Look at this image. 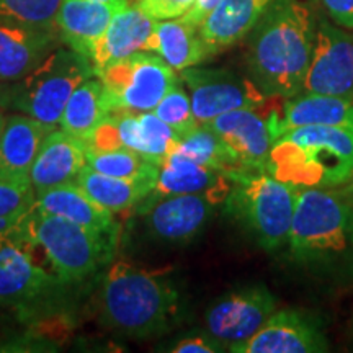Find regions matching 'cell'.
Segmentation results:
<instances>
[{
	"label": "cell",
	"instance_id": "d6986e66",
	"mask_svg": "<svg viewBox=\"0 0 353 353\" xmlns=\"http://www.w3.org/2000/svg\"><path fill=\"white\" fill-rule=\"evenodd\" d=\"M85 165V144L82 141L64 130L50 131L39 145L30 172V183L34 195L63 183L76 182Z\"/></svg>",
	"mask_w": 353,
	"mask_h": 353
},
{
	"label": "cell",
	"instance_id": "e575fe53",
	"mask_svg": "<svg viewBox=\"0 0 353 353\" xmlns=\"http://www.w3.org/2000/svg\"><path fill=\"white\" fill-rule=\"evenodd\" d=\"M223 350H226V348L221 345L214 337H211L210 334L190 335V337L182 339L170 348V352L174 353H216Z\"/></svg>",
	"mask_w": 353,
	"mask_h": 353
},
{
	"label": "cell",
	"instance_id": "7c38bea8",
	"mask_svg": "<svg viewBox=\"0 0 353 353\" xmlns=\"http://www.w3.org/2000/svg\"><path fill=\"white\" fill-rule=\"evenodd\" d=\"M56 281V275L38 263L34 245L17 229L0 236V306L37 301Z\"/></svg>",
	"mask_w": 353,
	"mask_h": 353
},
{
	"label": "cell",
	"instance_id": "ac0fdd59",
	"mask_svg": "<svg viewBox=\"0 0 353 353\" xmlns=\"http://www.w3.org/2000/svg\"><path fill=\"white\" fill-rule=\"evenodd\" d=\"M118 10L121 8L99 0H63L54 21L59 41L92 61L97 44Z\"/></svg>",
	"mask_w": 353,
	"mask_h": 353
},
{
	"label": "cell",
	"instance_id": "484cf974",
	"mask_svg": "<svg viewBox=\"0 0 353 353\" xmlns=\"http://www.w3.org/2000/svg\"><path fill=\"white\" fill-rule=\"evenodd\" d=\"M151 52L161 56L175 72L195 68L211 57L196 26L187 23L182 17L157 21Z\"/></svg>",
	"mask_w": 353,
	"mask_h": 353
},
{
	"label": "cell",
	"instance_id": "8992f818",
	"mask_svg": "<svg viewBox=\"0 0 353 353\" xmlns=\"http://www.w3.org/2000/svg\"><path fill=\"white\" fill-rule=\"evenodd\" d=\"M229 179L224 213L268 252L288 244L298 188L268 172H239Z\"/></svg>",
	"mask_w": 353,
	"mask_h": 353
},
{
	"label": "cell",
	"instance_id": "f35d334b",
	"mask_svg": "<svg viewBox=\"0 0 353 353\" xmlns=\"http://www.w3.org/2000/svg\"><path fill=\"white\" fill-rule=\"evenodd\" d=\"M99 2L112 3V6L118 7V8H125V7L130 6V0H99Z\"/></svg>",
	"mask_w": 353,
	"mask_h": 353
},
{
	"label": "cell",
	"instance_id": "6da1fadb",
	"mask_svg": "<svg viewBox=\"0 0 353 353\" xmlns=\"http://www.w3.org/2000/svg\"><path fill=\"white\" fill-rule=\"evenodd\" d=\"M249 76L268 99H290L303 90L314 20L301 0H273L249 33Z\"/></svg>",
	"mask_w": 353,
	"mask_h": 353
},
{
	"label": "cell",
	"instance_id": "52a82bcc",
	"mask_svg": "<svg viewBox=\"0 0 353 353\" xmlns=\"http://www.w3.org/2000/svg\"><path fill=\"white\" fill-rule=\"evenodd\" d=\"M92 76L95 72L90 59L68 46H57L37 68L17 81L10 101L13 108L26 117L56 130L70 95Z\"/></svg>",
	"mask_w": 353,
	"mask_h": 353
},
{
	"label": "cell",
	"instance_id": "e0dca14e",
	"mask_svg": "<svg viewBox=\"0 0 353 353\" xmlns=\"http://www.w3.org/2000/svg\"><path fill=\"white\" fill-rule=\"evenodd\" d=\"M59 43L56 28L0 17V81L17 82Z\"/></svg>",
	"mask_w": 353,
	"mask_h": 353
},
{
	"label": "cell",
	"instance_id": "74e56055",
	"mask_svg": "<svg viewBox=\"0 0 353 353\" xmlns=\"http://www.w3.org/2000/svg\"><path fill=\"white\" fill-rule=\"evenodd\" d=\"M339 188L342 190V193L347 196V200L350 201V205L353 206V174H352L350 179H348L343 185H341Z\"/></svg>",
	"mask_w": 353,
	"mask_h": 353
},
{
	"label": "cell",
	"instance_id": "ffe728a7",
	"mask_svg": "<svg viewBox=\"0 0 353 353\" xmlns=\"http://www.w3.org/2000/svg\"><path fill=\"white\" fill-rule=\"evenodd\" d=\"M157 20L149 17L136 6H128L118 10L110 21L107 32L97 44L92 59L95 76L114 61H120L134 52H151L154 30Z\"/></svg>",
	"mask_w": 353,
	"mask_h": 353
},
{
	"label": "cell",
	"instance_id": "f1b7e54d",
	"mask_svg": "<svg viewBox=\"0 0 353 353\" xmlns=\"http://www.w3.org/2000/svg\"><path fill=\"white\" fill-rule=\"evenodd\" d=\"M175 152H179L180 156L188 159V161L211 167V169L228 176L242 172L231 151L226 148V144L206 125L196 126L192 132L182 136L179 145L175 148Z\"/></svg>",
	"mask_w": 353,
	"mask_h": 353
},
{
	"label": "cell",
	"instance_id": "30bf717a",
	"mask_svg": "<svg viewBox=\"0 0 353 353\" xmlns=\"http://www.w3.org/2000/svg\"><path fill=\"white\" fill-rule=\"evenodd\" d=\"M231 188V187H229ZM229 188L172 195L141 203L139 214L154 239L167 244H188L205 229L214 211L226 200Z\"/></svg>",
	"mask_w": 353,
	"mask_h": 353
},
{
	"label": "cell",
	"instance_id": "44dd1931",
	"mask_svg": "<svg viewBox=\"0 0 353 353\" xmlns=\"http://www.w3.org/2000/svg\"><path fill=\"white\" fill-rule=\"evenodd\" d=\"M273 0H219L198 28L210 56L244 39Z\"/></svg>",
	"mask_w": 353,
	"mask_h": 353
},
{
	"label": "cell",
	"instance_id": "5bb4252c",
	"mask_svg": "<svg viewBox=\"0 0 353 353\" xmlns=\"http://www.w3.org/2000/svg\"><path fill=\"white\" fill-rule=\"evenodd\" d=\"M329 342L319 322L299 311L281 309L273 312L257 334L232 347L234 353H321Z\"/></svg>",
	"mask_w": 353,
	"mask_h": 353
},
{
	"label": "cell",
	"instance_id": "4fadbf2b",
	"mask_svg": "<svg viewBox=\"0 0 353 353\" xmlns=\"http://www.w3.org/2000/svg\"><path fill=\"white\" fill-rule=\"evenodd\" d=\"M301 92L353 97V33L329 21L317 25Z\"/></svg>",
	"mask_w": 353,
	"mask_h": 353
},
{
	"label": "cell",
	"instance_id": "9c48e42d",
	"mask_svg": "<svg viewBox=\"0 0 353 353\" xmlns=\"http://www.w3.org/2000/svg\"><path fill=\"white\" fill-rule=\"evenodd\" d=\"M192 100L193 114L200 125L214 120L219 114L242 108H262L268 97L250 76L231 69L188 68L180 72Z\"/></svg>",
	"mask_w": 353,
	"mask_h": 353
},
{
	"label": "cell",
	"instance_id": "836d02e7",
	"mask_svg": "<svg viewBox=\"0 0 353 353\" xmlns=\"http://www.w3.org/2000/svg\"><path fill=\"white\" fill-rule=\"evenodd\" d=\"M193 3L195 0H136V6L157 21L180 19L193 7Z\"/></svg>",
	"mask_w": 353,
	"mask_h": 353
},
{
	"label": "cell",
	"instance_id": "7402d4cb",
	"mask_svg": "<svg viewBox=\"0 0 353 353\" xmlns=\"http://www.w3.org/2000/svg\"><path fill=\"white\" fill-rule=\"evenodd\" d=\"M50 131L52 130L26 114L6 118V125L0 132V180H30L39 145Z\"/></svg>",
	"mask_w": 353,
	"mask_h": 353
},
{
	"label": "cell",
	"instance_id": "d590c367",
	"mask_svg": "<svg viewBox=\"0 0 353 353\" xmlns=\"http://www.w3.org/2000/svg\"><path fill=\"white\" fill-rule=\"evenodd\" d=\"M335 23L353 30V0H321Z\"/></svg>",
	"mask_w": 353,
	"mask_h": 353
},
{
	"label": "cell",
	"instance_id": "4316f807",
	"mask_svg": "<svg viewBox=\"0 0 353 353\" xmlns=\"http://www.w3.org/2000/svg\"><path fill=\"white\" fill-rule=\"evenodd\" d=\"M76 182L87 195L114 214L139 206L156 187L157 179H120L100 174L85 165Z\"/></svg>",
	"mask_w": 353,
	"mask_h": 353
},
{
	"label": "cell",
	"instance_id": "5b68a950",
	"mask_svg": "<svg viewBox=\"0 0 353 353\" xmlns=\"http://www.w3.org/2000/svg\"><path fill=\"white\" fill-rule=\"evenodd\" d=\"M15 229L44 255L57 280L64 283L81 281L112 262L120 237L88 231L72 221L46 213L37 201Z\"/></svg>",
	"mask_w": 353,
	"mask_h": 353
},
{
	"label": "cell",
	"instance_id": "83f0119b",
	"mask_svg": "<svg viewBox=\"0 0 353 353\" xmlns=\"http://www.w3.org/2000/svg\"><path fill=\"white\" fill-rule=\"evenodd\" d=\"M108 113L110 107L103 83L100 79L90 77L83 81L70 95L59 126L61 130L85 144Z\"/></svg>",
	"mask_w": 353,
	"mask_h": 353
},
{
	"label": "cell",
	"instance_id": "9a60e30c",
	"mask_svg": "<svg viewBox=\"0 0 353 353\" xmlns=\"http://www.w3.org/2000/svg\"><path fill=\"white\" fill-rule=\"evenodd\" d=\"M205 125L226 144L242 172H267L273 141L259 108L234 110Z\"/></svg>",
	"mask_w": 353,
	"mask_h": 353
},
{
	"label": "cell",
	"instance_id": "8fae6325",
	"mask_svg": "<svg viewBox=\"0 0 353 353\" xmlns=\"http://www.w3.org/2000/svg\"><path fill=\"white\" fill-rule=\"evenodd\" d=\"M276 311V299L265 285H247L224 294L205 314L206 332L229 352L249 341Z\"/></svg>",
	"mask_w": 353,
	"mask_h": 353
},
{
	"label": "cell",
	"instance_id": "ba28073f",
	"mask_svg": "<svg viewBox=\"0 0 353 353\" xmlns=\"http://www.w3.org/2000/svg\"><path fill=\"white\" fill-rule=\"evenodd\" d=\"M97 77L103 83L110 113L152 112L179 83L175 70L161 56L149 51L114 61Z\"/></svg>",
	"mask_w": 353,
	"mask_h": 353
},
{
	"label": "cell",
	"instance_id": "4dcf8cb0",
	"mask_svg": "<svg viewBox=\"0 0 353 353\" xmlns=\"http://www.w3.org/2000/svg\"><path fill=\"white\" fill-rule=\"evenodd\" d=\"M154 113L161 118L165 125H169L180 138L188 132H192L200 123L196 121L193 114L192 100H190L188 92L180 83L172 87L164 95V99L157 103V107L152 110Z\"/></svg>",
	"mask_w": 353,
	"mask_h": 353
},
{
	"label": "cell",
	"instance_id": "603a6c76",
	"mask_svg": "<svg viewBox=\"0 0 353 353\" xmlns=\"http://www.w3.org/2000/svg\"><path fill=\"white\" fill-rule=\"evenodd\" d=\"M110 114L121 148L138 152L159 167L182 139L154 112H114Z\"/></svg>",
	"mask_w": 353,
	"mask_h": 353
},
{
	"label": "cell",
	"instance_id": "277c9868",
	"mask_svg": "<svg viewBox=\"0 0 353 353\" xmlns=\"http://www.w3.org/2000/svg\"><path fill=\"white\" fill-rule=\"evenodd\" d=\"M288 247L306 265L337 263L353 252V206L341 188H298Z\"/></svg>",
	"mask_w": 353,
	"mask_h": 353
},
{
	"label": "cell",
	"instance_id": "cb8c5ba5",
	"mask_svg": "<svg viewBox=\"0 0 353 353\" xmlns=\"http://www.w3.org/2000/svg\"><path fill=\"white\" fill-rule=\"evenodd\" d=\"M37 205L46 213L61 216L99 234L120 236V226L112 211L87 195L77 182H68L37 195Z\"/></svg>",
	"mask_w": 353,
	"mask_h": 353
},
{
	"label": "cell",
	"instance_id": "2e32d148",
	"mask_svg": "<svg viewBox=\"0 0 353 353\" xmlns=\"http://www.w3.org/2000/svg\"><path fill=\"white\" fill-rule=\"evenodd\" d=\"M272 141L286 131L304 126H335L353 131V97H335L299 92L283 99L267 114Z\"/></svg>",
	"mask_w": 353,
	"mask_h": 353
},
{
	"label": "cell",
	"instance_id": "f546056e",
	"mask_svg": "<svg viewBox=\"0 0 353 353\" xmlns=\"http://www.w3.org/2000/svg\"><path fill=\"white\" fill-rule=\"evenodd\" d=\"M85 162L87 167L100 174L120 176V179H157L159 176V165L126 148L107 149V151L85 148Z\"/></svg>",
	"mask_w": 353,
	"mask_h": 353
},
{
	"label": "cell",
	"instance_id": "1f68e13d",
	"mask_svg": "<svg viewBox=\"0 0 353 353\" xmlns=\"http://www.w3.org/2000/svg\"><path fill=\"white\" fill-rule=\"evenodd\" d=\"M63 0H0V17L46 28H56V15Z\"/></svg>",
	"mask_w": 353,
	"mask_h": 353
},
{
	"label": "cell",
	"instance_id": "d6a6232c",
	"mask_svg": "<svg viewBox=\"0 0 353 353\" xmlns=\"http://www.w3.org/2000/svg\"><path fill=\"white\" fill-rule=\"evenodd\" d=\"M34 201H37V195L30 180H25V182L0 180V218L25 213L32 208Z\"/></svg>",
	"mask_w": 353,
	"mask_h": 353
},
{
	"label": "cell",
	"instance_id": "7a4b0ae2",
	"mask_svg": "<svg viewBox=\"0 0 353 353\" xmlns=\"http://www.w3.org/2000/svg\"><path fill=\"white\" fill-rule=\"evenodd\" d=\"M99 307L107 327L132 339H148L174 327L180 294L157 272L117 262L103 278Z\"/></svg>",
	"mask_w": 353,
	"mask_h": 353
},
{
	"label": "cell",
	"instance_id": "d4e9b609",
	"mask_svg": "<svg viewBox=\"0 0 353 353\" xmlns=\"http://www.w3.org/2000/svg\"><path fill=\"white\" fill-rule=\"evenodd\" d=\"M229 187H231V179L228 175L221 174L211 167L188 161L179 152L172 151L159 167L156 187L141 203H151L159 198L172 195L201 193Z\"/></svg>",
	"mask_w": 353,
	"mask_h": 353
},
{
	"label": "cell",
	"instance_id": "8d00e7d4",
	"mask_svg": "<svg viewBox=\"0 0 353 353\" xmlns=\"http://www.w3.org/2000/svg\"><path fill=\"white\" fill-rule=\"evenodd\" d=\"M218 2L219 0H195L193 7L185 13L182 19L187 21V23L200 28V25L205 21L206 17L213 12V8L218 6Z\"/></svg>",
	"mask_w": 353,
	"mask_h": 353
},
{
	"label": "cell",
	"instance_id": "ab89813d",
	"mask_svg": "<svg viewBox=\"0 0 353 353\" xmlns=\"http://www.w3.org/2000/svg\"><path fill=\"white\" fill-rule=\"evenodd\" d=\"M3 125H6V117H3V113L0 112V132H2Z\"/></svg>",
	"mask_w": 353,
	"mask_h": 353
},
{
	"label": "cell",
	"instance_id": "3957f363",
	"mask_svg": "<svg viewBox=\"0 0 353 353\" xmlns=\"http://www.w3.org/2000/svg\"><path fill=\"white\" fill-rule=\"evenodd\" d=\"M267 172L296 188H337L353 174V131L304 126L273 139Z\"/></svg>",
	"mask_w": 353,
	"mask_h": 353
}]
</instances>
